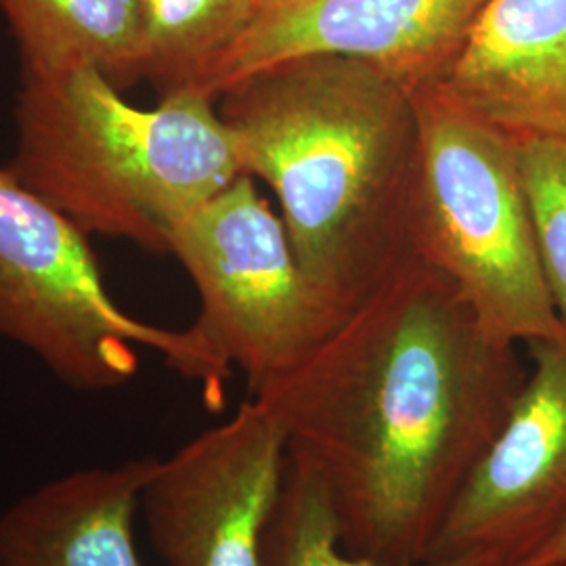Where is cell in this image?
<instances>
[{"label":"cell","instance_id":"obj_1","mask_svg":"<svg viewBox=\"0 0 566 566\" xmlns=\"http://www.w3.org/2000/svg\"><path fill=\"white\" fill-rule=\"evenodd\" d=\"M441 273L405 263L252 399L324 483L346 552L426 563L447 512L526 382Z\"/></svg>","mask_w":566,"mask_h":566},{"label":"cell","instance_id":"obj_2","mask_svg":"<svg viewBox=\"0 0 566 566\" xmlns=\"http://www.w3.org/2000/svg\"><path fill=\"white\" fill-rule=\"evenodd\" d=\"M243 170L277 196L304 271L355 308L413 261L420 170L416 99L364 61L308 55L217 97Z\"/></svg>","mask_w":566,"mask_h":566},{"label":"cell","instance_id":"obj_3","mask_svg":"<svg viewBox=\"0 0 566 566\" xmlns=\"http://www.w3.org/2000/svg\"><path fill=\"white\" fill-rule=\"evenodd\" d=\"M13 177L82 231L170 252L175 231L245 175L217 102L137 107L95 67L23 70Z\"/></svg>","mask_w":566,"mask_h":566},{"label":"cell","instance_id":"obj_4","mask_svg":"<svg viewBox=\"0 0 566 566\" xmlns=\"http://www.w3.org/2000/svg\"><path fill=\"white\" fill-rule=\"evenodd\" d=\"M420 170L413 256L441 273L497 343L565 338L547 290L516 137L437 86L413 93Z\"/></svg>","mask_w":566,"mask_h":566},{"label":"cell","instance_id":"obj_5","mask_svg":"<svg viewBox=\"0 0 566 566\" xmlns=\"http://www.w3.org/2000/svg\"><path fill=\"white\" fill-rule=\"evenodd\" d=\"M0 338L34 353L63 385L102 392L139 371L137 346L160 353L223 409L231 367L193 327L145 324L112 301L86 233L0 168Z\"/></svg>","mask_w":566,"mask_h":566},{"label":"cell","instance_id":"obj_6","mask_svg":"<svg viewBox=\"0 0 566 566\" xmlns=\"http://www.w3.org/2000/svg\"><path fill=\"white\" fill-rule=\"evenodd\" d=\"M170 252L198 290L191 325L250 397L304 361L353 311L315 282L250 175L175 231Z\"/></svg>","mask_w":566,"mask_h":566},{"label":"cell","instance_id":"obj_7","mask_svg":"<svg viewBox=\"0 0 566 566\" xmlns=\"http://www.w3.org/2000/svg\"><path fill=\"white\" fill-rule=\"evenodd\" d=\"M287 437L259 399L156 458L142 493L143 523L166 566H264L282 493Z\"/></svg>","mask_w":566,"mask_h":566},{"label":"cell","instance_id":"obj_8","mask_svg":"<svg viewBox=\"0 0 566 566\" xmlns=\"http://www.w3.org/2000/svg\"><path fill=\"white\" fill-rule=\"evenodd\" d=\"M528 346L525 386L449 507L426 563L489 556L523 565L566 525V336Z\"/></svg>","mask_w":566,"mask_h":566},{"label":"cell","instance_id":"obj_9","mask_svg":"<svg viewBox=\"0 0 566 566\" xmlns=\"http://www.w3.org/2000/svg\"><path fill=\"white\" fill-rule=\"evenodd\" d=\"M489 0H263L200 93L308 55L364 61L411 93L437 86Z\"/></svg>","mask_w":566,"mask_h":566},{"label":"cell","instance_id":"obj_10","mask_svg":"<svg viewBox=\"0 0 566 566\" xmlns=\"http://www.w3.org/2000/svg\"><path fill=\"white\" fill-rule=\"evenodd\" d=\"M437 88L516 139L566 142V0H489Z\"/></svg>","mask_w":566,"mask_h":566},{"label":"cell","instance_id":"obj_11","mask_svg":"<svg viewBox=\"0 0 566 566\" xmlns=\"http://www.w3.org/2000/svg\"><path fill=\"white\" fill-rule=\"evenodd\" d=\"M156 458L67 472L0 512V566H145L135 542Z\"/></svg>","mask_w":566,"mask_h":566},{"label":"cell","instance_id":"obj_12","mask_svg":"<svg viewBox=\"0 0 566 566\" xmlns=\"http://www.w3.org/2000/svg\"><path fill=\"white\" fill-rule=\"evenodd\" d=\"M23 70L95 67L118 91L143 81L139 0H0Z\"/></svg>","mask_w":566,"mask_h":566},{"label":"cell","instance_id":"obj_13","mask_svg":"<svg viewBox=\"0 0 566 566\" xmlns=\"http://www.w3.org/2000/svg\"><path fill=\"white\" fill-rule=\"evenodd\" d=\"M139 4L143 81L151 82L164 99L200 93L263 0H139Z\"/></svg>","mask_w":566,"mask_h":566},{"label":"cell","instance_id":"obj_14","mask_svg":"<svg viewBox=\"0 0 566 566\" xmlns=\"http://www.w3.org/2000/svg\"><path fill=\"white\" fill-rule=\"evenodd\" d=\"M264 566H395L346 552L336 512L317 474L287 453L282 493L266 533ZM407 566H504L489 556H464Z\"/></svg>","mask_w":566,"mask_h":566},{"label":"cell","instance_id":"obj_15","mask_svg":"<svg viewBox=\"0 0 566 566\" xmlns=\"http://www.w3.org/2000/svg\"><path fill=\"white\" fill-rule=\"evenodd\" d=\"M516 142L547 290L566 324V142Z\"/></svg>","mask_w":566,"mask_h":566},{"label":"cell","instance_id":"obj_16","mask_svg":"<svg viewBox=\"0 0 566 566\" xmlns=\"http://www.w3.org/2000/svg\"><path fill=\"white\" fill-rule=\"evenodd\" d=\"M566 563V525L547 542L546 546L537 549L531 558L518 566H560Z\"/></svg>","mask_w":566,"mask_h":566},{"label":"cell","instance_id":"obj_17","mask_svg":"<svg viewBox=\"0 0 566 566\" xmlns=\"http://www.w3.org/2000/svg\"><path fill=\"white\" fill-rule=\"evenodd\" d=\"M560 566H566V563H565V565H560Z\"/></svg>","mask_w":566,"mask_h":566}]
</instances>
